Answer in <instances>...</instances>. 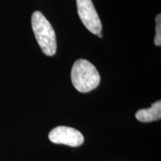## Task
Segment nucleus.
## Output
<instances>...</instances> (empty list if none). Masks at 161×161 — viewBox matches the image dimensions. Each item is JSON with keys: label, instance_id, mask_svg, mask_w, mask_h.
I'll list each match as a JSON object with an SVG mask.
<instances>
[{"label": "nucleus", "instance_id": "6", "mask_svg": "<svg viewBox=\"0 0 161 161\" xmlns=\"http://www.w3.org/2000/svg\"><path fill=\"white\" fill-rule=\"evenodd\" d=\"M156 21V35L154 37V44L157 46L161 45V15L159 14L155 18Z\"/></svg>", "mask_w": 161, "mask_h": 161}, {"label": "nucleus", "instance_id": "2", "mask_svg": "<svg viewBox=\"0 0 161 161\" xmlns=\"http://www.w3.org/2000/svg\"><path fill=\"white\" fill-rule=\"evenodd\" d=\"M31 25L40 49L46 55L53 56L57 51V40L55 30L40 11L34 12Z\"/></svg>", "mask_w": 161, "mask_h": 161}, {"label": "nucleus", "instance_id": "3", "mask_svg": "<svg viewBox=\"0 0 161 161\" xmlns=\"http://www.w3.org/2000/svg\"><path fill=\"white\" fill-rule=\"evenodd\" d=\"M78 13L84 26L91 33L98 35L102 25L92 0H76Z\"/></svg>", "mask_w": 161, "mask_h": 161}, {"label": "nucleus", "instance_id": "1", "mask_svg": "<svg viewBox=\"0 0 161 161\" xmlns=\"http://www.w3.org/2000/svg\"><path fill=\"white\" fill-rule=\"evenodd\" d=\"M71 79L72 84L78 91L88 92L98 86L100 75L92 64L85 59H79L72 66Z\"/></svg>", "mask_w": 161, "mask_h": 161}, {"label": "nucleus", "instance_id": "5", "mask_svg": "<svg viewBox=\"0 0 161 161\" xmlns=\"http://www.w3.org/2000/svg\"><path fill=\"white\" fill-rule=\"evenodd\" d=\"M136 119L142 122H150L160 120L161 118V102L154 103L150 108L142 109L136 113Z\"/></svg>", "mask_w": 161, "mask_h": 161}, {"label": "nucleus", "instance_id": "4", "mask_svg": "<svg viewBox=\"0 0 161 161\" xmlns=\"http://www.w3.org/2000/svg\"><path fill=\"white\" fill-rule=\"evenodd\" d=\"M52 142L64 144L72 147L79 146L84 142V136L79 130L66 126H58L52 129L49 134Z\"/></svg>", "mask_w": 161, "mask_h": 161}, {"label": "nucleus", "instance_id": "7", "mask_svg": "<svg viewBox=\"0 0 161 161\" xmlns=\"http://www.w3.org/2000/svg\"><path fill=\"white\" fill-rule=\"evenodd\" d=\"M97 35H98V37H103V35H102V32H100V33H98Z\"/></svg>", "mask_w": 161, "mask_h": 161}]
</instances>
